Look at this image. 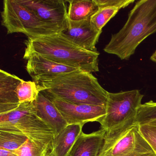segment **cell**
<instances>
[{"label": "cell", "instance_id": "16", "mask_svg": "<svg viewBox=\"0 0 156 156\" xmlns=\"http://www.w3.org/2000/svg\"><path fill=\"white\" fill-rule=\"evenodd\" d=\"M66 2L69 5L67 11L68 20L72 21L90 20L99 10L94 0H71Z\"/></svg>", "mask_w": 156, "mask_h": 156}, {"label": "cell", "instance_id": "8", "mask_svg": "<svg viewBox=\"0 0 156 156\" xmlns=\"http://www.w3.org/2000/svg\"><path fill=\"white\" fill-rule=\"evenodd\" d=\"M32 11L52 31L60 34L67 29L68 19L66 1L18 0Z\"/></svg>", "mask_w": 156, "mask_h": 156}, {"label": "cell", "instance_id": "23", "mask_svg": "<svg viewBox=\"0 0 156 156\" xmlns=\"http://www.w3.org/2000/svg\"><path fill=\"white\" fill-rule=\"evenodd\" d=\"M99 9L105 7H115L121 9L135 2V0H94Z\"/></svg>", "mask_w": 156, "mask_h": 156}, {"label": "cell", "instance_id": "19", "mask_svg": "<svg viewBox=\"0 0 156 156\" xmlns=\"http://www.w3.org/2000/svg\"><path fill=\"white\" fill-rule=\"evenodd\" d=\"M135 123L139 126H156V102L151 100L142 104L138 111Z\"/></svg>", "mask_w": 156, "mask_h": 156}, {"label": "cell", "instance_id": "21", "mask_svg": "<svg viewBox=\"0 0 156 156\" xmlns=\"http://www.w3.org/2000/svg\"><path fill=\"white\" fill-rule=\"evenodd\" d=\"M51 151L39 147L28 139L23 146L13 152L18 156H46Z\"/></svg>", "mask_w": 156, "mask_h": 156}, {"label": "cell", "instance_id": "14", "mask_svg": "<svg viewBox=\"0 0 156 156\" xmlns=\"http://www.w3.org/2000/svg\"><path fill=\"white\" fill-rule=\"evenodd\" d=\"M105 134L102 129L90 134L82 132L68 156H98Z\"/></svg>", "mask_w": 156, "mask_h": 156}, {"label": "cell", "instance_id": "15", "mask_svg": "<svg viewBox=\"0 0 156 156\" xmlns=\"http://www.w3.org/2000/svg\"><path fill=\"white\" fill-rule=\"evenodd\" d=\"M84 125H68L55 136L52 143L51 151L54 156H68L74 144L83 131Z\"/></svg>", "mask_w": 156, "mask_h": 156}, {"label": "cell", "instance_id": "2", "mask_svg": "<svg viewBox=\"0 0 156 156\" xmlns=\"http://www.w3.org/2000/svg\"><path fill=\"white\" fill-rule=\"evenodd\" d=\"M156 33V0H140L129 12L126 22L113 34L104 51L127 60L147 37Z\"/></svg>", "mask_w": 156, "mask_h": 156}, {"label": "cell", "instance_id": "26", "mask_svg": "<svg viewBox=\"0 0 156 156\" xmlns=\"http://www.w3.org/2000/svg\"><path fill=\"white\" fill-rule=\"evenodd\" d=\"M54 156V155L53 154L51 151H49V153H48V154H47V156Z\"/></svg>", "mask_w": 156, "mask_h": 156}, {"label": "cell", "instance_id": "12", "mask_svg": "<svg viewBox=\"0 0 156 156\" xmlns=\"http://www.w3.org/2000/svg\"><path fill=\"white\" fill-rule=\"evenodd\" d=\"M34 104L37 116L54 132L55 136L68 125L53 102L43 94L40 92Z\"/></svg>", "mask_w": 156, "mask_h": 156}, {"label": "cell", "instance_id": "20", "mask_svg": "<svg viewBox=\"0 0 156 156\" xmlns=\"http://www.w3.org/2000/svg\"><path fill=\"white\" fill-rule=\"evenodd\" d=\"M119 9L115 7H105L99 9L91 18L92 25L98 30L102 31L103 27L111 19L115 17Z\"/></svg>", "mask_w": 156, "mask_h": 156}, {"label": "cell", "instance_id": "4", "mask_svg": "<svg viewBox=\"0 0 156 156\" xmlns=\"http://www.w3.org/2000/svg\"><path fill=\"white\" fill-rule=\"evenodd\" d=\"M0 129L22 134L37 146L52 150L54 133L37 116L34 102L0 114Z\"/></svg>", "mask_w": 156, "mask_h": 156}, {"label": "cell", "instance_id": "3", "mask_svg": "<svg viewBox=\"0 0 156 156\" xmlns=\"http://www.w3.org/2000/svg\"><path fill=\"white\" fill-rule=\"evenodd\" d=\"M25 44L26 47L58 63L91 73L99 71L98 51L84 50L61 33L28 38Z\"/></svg>", "mask_w": 156, "mask_h": 156}, {"label": "cell", "instance_id": "10", "mask_svg": "<svg viewBox=\"0 0 156 156\" xmlns=\"http://www.w3.org/2000/svg\"><path fill=\"white\" fill-rule=\"evenodd\" d=\"M50 98L61 112L68 125H84L87 122H98L106 114L105 106L75 105L56 98Z\"/></svg>", "mask_w": 156, "mask_h": 156}, {"label": "cell", "instance_id": "1", "mask_svg": "<svg viewBox=\"0 0 156 156\" xmlns=\"http://www.w3.org/2000/svg\"><path fill=\"white\" fill-rule=\"evenodd\" d=\"M40 93L75 105L106 107L108 93L91 73L81 70L37 84Z\"/></svg>", "mask_w": 156, "mask_h": 156}, {"label": "cell", "instance_id": "11", "mask_svg": "<svg viewBox=\"0 0 156 156\" xmlns=\"http://www.w3.org/2000/svg\"><path fill=\"white\" fill-rule=\"evenodd\" d=\"M102 32L92 25L90 20L77 22L68 20L67 29L61 34L79 47L97 52L96 45Z\"/></svg>", "mask_w": 156, "mask_h": 156}, {"label": "cell", "instance_id": "17", "mask_svg": "<svg viewBox=\"0 0 156 156\" xmlns=\"http://www.w3.org/2000/svg\"><path fill=\"white\" fill-rule=\"evenodd\" d=\"M28 139L20 133L0 129V149L14 151L23 146Z\"/></svg>", "mask_w": 156, "mask_h": 156}, {"label": "cell", "instance_id": "18", "mask_svg": "<svg viewBox=\"0 0 156 156\" xmlns=\"http://www.w3.org/2000/svg\"><path fill=\"white\" fill-rule=\"evenodd\" d=\"M17 93L21 104L35 101L40 92L37 84L34 81H25L23 80L18 86Z\"/></svg>", "mask_w": 156, "mask_h": 156}, {"label": "cell", "instance_id": "22", "mask_svg": "<svg viewBox=\"0 0 156 156\" xmlns=\"http://www.w3.org/2000/svg\"><path fill=\"white\" fill-rule=\"evenodd\" d=\"M140 130L144 138L156 153V126H140Z\"/></svg>", "mask_w": 156, "mask_h": 156}, {"label": "cell", "instance_id": "24", "mask_svg": "<svg viewBox=\"0 0 156 156\" xmlns=\"http://www.w3.org/2000/svg\"><path fill=\"white\" fill-rule=\"evenodd\" d=\"M0 156H18L12 151L0 149Z\"/></svg>", "mask_w": 156, "mask_h": 156}, {"label": "cell", "instance_id": "25", "mask_svg": "<svg viewBox=\"0 0 156 156\" xmlns=\"http://www.w3.org/2000/svg\"><path fill=\"white\" fill-rule=\"evenodd\" d=\"M150 59L151 61H153L154 62L156 63V51L151 56Z\"/></svg>", "mask_w": 156, "mask_h": 156}, {"label": "cell", "instance_id": "6", "mask_svg": "<svg viewBox=\"0 0 156 156\" xmlns=\"http://www.w3.org/2000/svg\"><path fill=\"white\" fill-rule=\"evenodd\" d=\"M98 156H156L136 123L106 133Z\"/></svg>", "mask_w": 156, "mask_h": 156}, {"label": "cell", "instance_id": "7", "mask_svg": "<svg viewBox=\"0 0 156 156\" xmlns=\"http://www.w3.org/2000/svg\"><path fill=\"white\" fill-rule=\"evenodd\" d=\"M2 24L8 34L20 33L28 38L56 34L30 9L18 0H4L1 12Z\"/></svg>", "mask_w": 156, "mask_h": 156}, {"label": "cell", "instance_id": "13", "mask_svg": "<svg viewBox=\"0 0 156 156\" xmlns=\"http://www.w3.org/2000/svg\"><path fill=\"white\" fill-rule=\"evenodd\" d=\"M22 80L14 75L0 70V114L12 111L20 105L17 88Z\"/></svg>", "mask_w": 156, "mask_h": 156}, {"label": "cell", "instance_id": "9", "mask_svg": "<svg viewBox=\"0 0 156 156\" xmlns=\"http://www.w3.org/2000/svg\"><path fill=\"white\" fill-rule=\"evenodd\" d=\"M23 59L27 61L26 70L28 73L36 84L79 70L55 62L27 47Z\"/></svg>", "mask_w": 156, "mask_h": 156}, {"label": "cell", "instance_id": "5", "mask_svg": "<svg viewBox=\"0 0 156 156\" xmlns=\"http://www.w3.org/2000/svg\"><path fill=\"white\" fill-rule=\"evenodd\" d=\"M143 97L137 89L108 92L105 115L98 121L101 129L113 133L135 123Z\"/></svg>", "mask_w": 156, "mask_h": 156}]
</instances>
